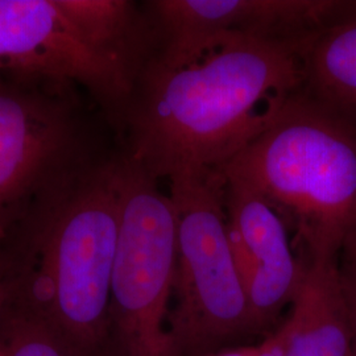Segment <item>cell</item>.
I'll return each mask as SVG.
<instances>
[{
    "label": "cell",
    "instance_id": "obj_1",
    "mask_svg": "<svg viewBox=\"0 0 356 356\" xmlns=\"http://www.w3.org/2000/svg\"><path fill=\"white\" fill-rule=\"evenodd\" d=\"M304 56L294 45L235 40L189 64L149 58L119 119L124 154L156 179L219 170L301 89Z\"/></svg>",
    "mask_w": 356,
    "mask_h": 356
},
{
    "label": "cell",
    "instance_id": "obj_2",
    "mask_svg": "<svg viewBox=\"0 0 356 356\" xmlns=\"http://www.w3.org/2000/svg\"><path fill=\"white\" fill-rule=\"evenodd\" d=\"M116 159L38 210L22 263L3 260L1 305L49 323L76 356L94 355L104 339L120 219Z\"/></svg>",
    "mask_w": 356,
    "mask_h": 356
},
{
    "label": "cell",
    "instance_id": "obj_3",
    "mask_svg": "<svg viewBox=\"0 0 356 356\" xmlns=\"http://www.w3.org/2000/svg\"><path fill=\"white\" fill-rule=\"evenodd\" d=\"M218 172L276 211L300 260L338 259L356 231V123L302 86Z\"/></svg>",
    "mask_w": 356,
    "mask_h": 356
},
{
    "label": "cell",
    "instance_id": "obj_4",
    "mask_svg": "<svg viewBox=\"0 0 356 356\" xmlns=\"http://www.w3.org/2000/svg\"><path fill=\"white\" fill-rule=\"evenodd\" d=\"M169 182L177 256L168 334L175 356L214 355L256 330L229 243L223 177L216 170Z\"/></svg>",
    "mask_w": 356,
    "mask_h": 356
},
{
    "label": "cell",
    "instance_id": "obj_5",
    "mask_svg": "<svg viewBox=\"0 0 356 356\" xmlns=\"http://www.w3.org/2000/svg\"><path fill=\"white\" fill-rule=\"evenodd\" d=\"M119 235L103 343L113 356H175L168 318L177 256V216L159 179L120 153ZM102 343V344H103Z\"/></svg>",
    "mask_w": 356,
    "mask_h": 356
},
{
    "label": "cell",
    "instance_id": "obj_6",
    "mask_svg": "<svg viewBox=\"0 0 356 356\" xmlns=\"http://www.w3.org/2000/svg\"><path fill=\"white\" fill-rule=\"evenodd\" d=\"M141 69L97 36L76 0H0V73L78 82L120 119Z\"/></svg>",
    "mask_w": 356,
    "mask_h": 356
},
{
    "label": "cell",
    "instance_id": "obj_7",
    "mask_svg": "<svg viewBox=\"0 0 356 356\" xmlns=\"http://www.w3.org/2000/svg\"><path fill=\"white\" fill-rule=\"evenodd\" d=\"M153 60L195 61L235 40L280 42L307 51L323 33L356 20V0H154L147 3Z\"/></svg>",
    "mask_w": 356,
    "mask_h": 356
},
{
    "label": "cell",
    "instance_id": "obj_8",
    "mask_svg": "<svg viewBox=\"0 0 356 356\" xmlns=\"http://www.w3.org/2000/svg\"><path fill=\"white\" fill-rule=\"evenodd\" d=\"M32 78L0 73V238L28 218L29 206L42 209L92 166L74 169L72 114L60 99L31 89Z\"/></svg>",
    "mask_w": 356,
    "mask_h": 356
},
{
    "label": "cell",
    "instance_id": "obj_9",
    "mask_svg": "<svg viewBox=\"0 0 356 356\" xmlns=\"http://www.w3.org/2000/svg\"><path fill=\"white\" fill-rule=\"evenodd\" d=\"M222 177L231 248L254 326L260 329L292 304L302 277V261L276 211L245 184Z\"/></svg>",
    "mask_w": 356,
    "mask_h": 356
},
{
    "label": "cell",
    "instance_id": "obj_10",
    "mask_svg": "<svg viewBox=\"0 0 356 356\" xmlns=\"http://www.w3.org/2000/svg\"><path fill=\"white\" fill-rule=\"evenodd\" d=\"M302 261L286 318L284 356H354V334L338 276V259Z\"/></svg>",
    "mask_w": 356,
    "mask_h": 356
},
{
    "label": "cell",
    "instance_id": "obj_11",
    "mask_svg": "<svg viewBox=\"0 0 356 356\" xmlns=\"http://www.w3.org/2000/svg\"><path fill=\"white\" fill-rule=\"evenodd\" d=\"M302 90L356 123V20L319 36L302 58Z\"/></svg>",
    "mask_w": 356,
    "mask_h": 356
},
{
    "label": "cell",
    "instance_id": "obj_12",
    "mask_svg": "<svg viewBox=\"0 0 356 356\" xmlns=\"http://www.w3.org/2000/svg\"><path fill=\"white\" fill-rule=\"evenodd\" d=\"M0 356H76L49 323L0 307Z\"/></svg>",
    "mask_w": 356,
    "mask_h": 356
},
{
    "label": "cell",
    "instance_id": "obj_13",
    "mask_svg": "<svg viewBox=\"0 0 356 356\" xmlns=\"http://www.w3.org/2000/svg\"><path fill=\"white\" fill-rule=\"evenodd\" d=\"M338 276L348 310L354 334V356H356V231H354L338 256Z\"/></svg>",
    "mask_w": 356,
    "mask_h": 356
},
{
    "label": "cell",
    "instance_id": "obj_14",
    "mask_svg": "<svg viewBox=\"0 0 356 356\" xmlns=\"http://www.w3.org/2000/svg\"><path fill=\"white\" fill-rule=\"evenodd\" d=\"M288 342V325L286 322L280 329L269 335L266 341H263V348L259 356H284Z\"/></svg>",
    "mask_w": 356,
    "mask_h": 356
},
{
    "label": "cell",
    "instance_id": "obj_15",
    "mask_svg": "<svg viewBox=\"0 0 356 356\" xmlns=\"http://www.w3.org/2000/svg\"><path fill=\"white\" fill-rule=\"evenodd\" d=\"M261 348H263V342L251 344V346H239L235 348H225L211 356H259Z\"/></svg>",
    "mask_w": 356,
    "mask_h": 356
},
{
    "label": "cell",
    "instance_id": "obj_16",
    "mask_svg": "<svg viewBox=\"0 0 356 356\" xmlns=\"http://www.w3.org/2000/svg\"><path fill=\"white\" fill-rule=\"evenodd\" d=\"M4 266H3V260L0 256V307H1V302H3V297H4Z\"/></svg>",
    "mask_w": 356,
    "mask_h": 356
}]
</instances>
